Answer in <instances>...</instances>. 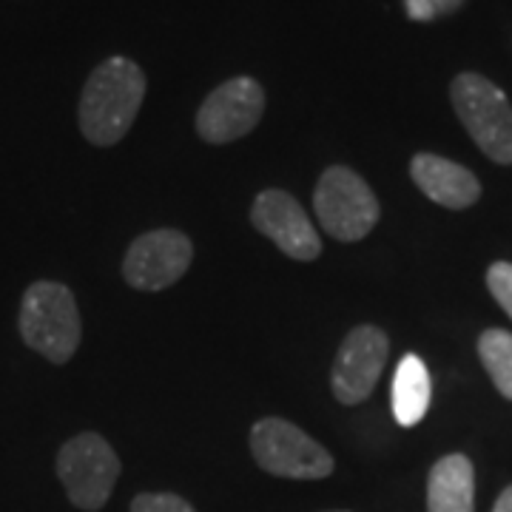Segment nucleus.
<instances>
[{"instance_id":"f257e3e1","label":"nucleus","mask_w":512,"mask_h":512,"mask_svg":"<svg viewBox=\"0 0 512 512\" xmlns=\"http://www.w3.org/2000/svg\"><path fill=\"white\" fill-rule=\"evenodd\" d=\"M146 100V74L128 57L103 60L86 80L77 123L92 146H117L134 126Z\"/></svg>"},{"instance_id":"f03ea898","label":"nucleus","mask_w":512,"mask_h":512,"mask_svg":"<svg viewBox=\"0 0 512 512\" xmlns=\"http://www.w3.org/2000/svg\"><path fill=\"white\" fill-rule=\"evenodd\" d=\"M18 330L26 348L40 353L52 365H66L80 348L83 336L74 293L52 279L32 282L20 302Z\"/></svg>"},{"instance_id":"7ed1b4c3","label":"nucleus","mask_w":512,"mask_h":512,"mask_svg":"<svg viewBox=\"0 0 512 512\" xmlns=\"http://www.w3.org/2000/svg\"><path fill=\"white\" fill-rule=\"evenodd\" d=\"M461 126L493 163H512V106L507 94L476 72L458 74L450 86Z\"/></svg>"},{"instance_id":"20e7f679","label":"nucleus","mask_w":512,"mask_h":512,"mask_svg":"<svg viewBox=\"0 0 512 512\" xmlns=\"http://www.w3.org/2000/svg\"><path fill=\"white\" fill-rule=\"evenodd\" d=\"M313 208L319 225L339 242L365 239L382 217L376 194L348 165H330L319 177Z\"/></svg>"},{"instance_id":"39448f33","label":"nucleus","mask_w":512,"mask_h":512,"mask_svg":"<svg viewBox=\"0 0 512 512\" xmlns=\"http://www.w3.org/2000/svg\"><path fill=\"white\" fill-rule=\"evenodd\" d=\"M57 478L77 510L97 512L114 493L120 478V458L100 433L72 436L57 453Z\"/></svg>"},{"instance_id":"423d86ee","label":"nucleus","mask_w":512,"mask_h":512,"mask_svg":"<svg viewBox=\"0 0 512 512\" xmlns=\"http://www.w3.org/2000/svg\"><path fill=\"white\" fill-rule=\"evenodd\" d=\"M251 453L254 461L271 476L296 478V481H319L333 473V456L311 439L305 430L285 419L256 421L251 430Z\"/></svg>"},{"instance_id":"0eeeda50","label":"nucleus","mask_w":512,"mask_h":512,"mask_svg":"<svg viewBox=\"0 0 512 512\" xmlns=\"http://www.w3.org/2000/svg\"><path fill=\"white\" fill-rule=\"evenodd\" d=\"M265 111V92L254 77H234L205 97L197 111V131L205 143L225 146L251 134Z\"/></svg>"},{"instance_id":"6e6552de","label":"nucleus","mask_w":512,"mask_h":512,"mask_svg":"<svg viewBox=\"0 0 512 512\" xmlns=\"http://www.w3.org/2000/svg\"><path fill=\"white\" fill-rule=\"evenodd\" d=\"M194 259V245L183 231L160 228L137 237L123 259V276L137 291H163L180 282Z\"/></svg>"},{"instance_id":"1a4fd4ad","label":"nucleus","mask_w":512,"mask_h":512,"mask_svg":"<svg viewBox=\"0 0 512 512\" xmlns=\"http://www.w3.org/2000/svg\"><path fill=\"white\" fill-rule=\"evenodd\" d=\"M390 353V339L376 325H359L345 336L333 359L330 387L342 404H362L373 393Z\"/></svg>"},{"instance_id":"9d476101","label":"nucleus","mask_w":512,"mask_h":512,"mask_svg":"<svg viewBox=\"0 0 512 512\" xmlns=\"http://www.w3.org/2000/svg\"><path fill=\"white\" fill-rule=\"evenodd\" d=\"M251 222L259 234H265L291 259L313 262L322 254V239L313 231L308 211L293 200L288 191H279V188L262 191L251 208Z\"/></svg>"},{"instance_id":"9b49d317","label":"nucleus","mask_w":512,"mask_h":512,"mask_svg":"<svg viewBox=\"0 0 512 512\" xmlns=\"http://www.w3.org/2000/svg\"><path fill=\"white\" fill-rule=\"evenodd\" d=\"M410 177L421 188V194L453 211L470 208L481 197V183L476 180V174L453 160H444L439 154H416L410 163Z\"/></svg>"},{"instance_id":"f8f14e48","label":"nucleus","mask_w":512,"mask_h":512,"mask_svg":"<svg viewBox=\"0 0 512 512\" xmlns=\"http://www.w3.org/2000/svg\"><path fill=\"white\" fill-rule=\"evenodd\" d=\"M427 512H476V470L461 453L439 458L427 478Z\"/></svg>"},{"instance_id":"ddd939ff","label":"nucleus","mask_w":512,"mask_h":512,"mask_svg":"<svg viewBox=\"0 0 512 512\" xmlns=\"http://www.w3.org/2000/svg\"><path fill=\"white\" fill-rule=\"evenodd\" d=\"M430 407V373L416 353H407L393 376V416L402 427H416Z\"/></svg>"},{"instance_id":"4468645a","label":"nucleus","mask_w":512,"mask_h":512,"mask_svg":"<svg viewBox=\"0 0 512 512\" xmlns=\"http://www.w3.org/2000/svg\"><path fill=\"white\" fill-rule=\"evenodd\" d=\"M478 356L487 367L495 390L512 402V333L510 330L490 328L478 339Z\"/></svg>"},{"instance_id":"2eb2a0df","label":"nucleus","mask_w":512,"mask_h":512,"mask_svg":"<svg viewBox=\"0 0 512 512\" xmlns=\"http://www.w3.org/2000/svg\"><path fill=\"white\" fill-rule=\"evenodd\" d=\"M487 288L495 296V302L512 319V262H495V265H490Z\"/></svg>"},{"instance_id":"dca6fc26","label":"nucleus","mask_w":512,"mask_h":512,"mask_svg":"<svg viewBox=\"0 0 512 512\" xmlns=\"http://www.w3.org/2000/svg\"><path fill=\"white\" fill-rule=\"evenodd\" d=\"M131 512H194V507L174 493H143L131 501Z\"/></svg>"},{"instance_id":"f3484780","label":"nucleus","mask_w":512,"mask_h":512,"mask_svg":"<svg viewBox=\"0 0 512 512\" xmlns=\"http://www.w3.org/2000/svg\"><path fill=\"white\" fill-rule=\"evenodd\" d=\"M461 0H410V15L413 18H433L439 12L456 9Z\"/></svg>"},{"instance_id":"a211bd4d","label":"nucleus","mask_w":512,"mask_h":512,"mask_svg":"<svg viewBox=\"0 0 512 512\" xmlns=\"http://www.w3.org/2000/svg\"><path fill=\"white\" fill-rule=\"evenodd\" d=\"M493 512H512V484L507 487V490H504V493L498 495Z\"/></svg>"},{"instance_id":"6ab92c4d","label":"nucleus","mask_w":512,"mask_h":512,"mask_svg":"<svg viewBox=\"0 0 512 512\" xmlns=\"http://www.w3.org/2000/svg\"><path fill=\"white\" fill-rule=\"evenodd\" d=\"M333 512H342V510H333Z\"/></svg>"}]
</instances>
